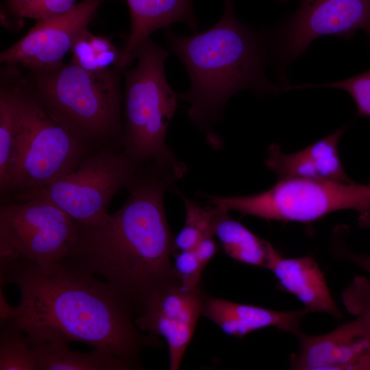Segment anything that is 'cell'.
Listing matches in <instances>:
<instances>
[{"label":"cell","mask_w":370,"mask_h":370,"mask_svg":"<svg viewBox=\"0 0 370 370\" xmlns=\"http://www.w3.org/2000/svg\"><path fill=\"white\" fill-rule=\"evenodd\" d=\"M131 27L119 66L124 69L132 60L136 49L155 31L176 22H183L194 32L198 29L191 0H127Z\"/></svg>","instance_id":"e0dca14e"},{"label":"cell","mask_w":370,"mask_h":370,"mask_svg":"<svg viewBox=\"0 0 370 370\" xmlns=\"http://www.w3.org/2000/svg\"><path fill=\"white\" fill-rule=\"evenodd\" d=\"M177 194L185 206L186 221L184 227L175 236L174 243L177 253L180 251L193 250L204 236L213 234L210 206L201 208L182 194Z\"/></svg>","instance_id":"603a6c76"},{"label":"cell","mask_w":370,"mask_h":370,"mask_svg":"<svg viewBox=\"0 0 370 370\" xmlns=\"http://www.w3.org/2000/svg\"><path fill=\"white\" fill-rule=\"evenodd\" d=\"M183 176L153 164L140 166L126 188L127 198L119 210L99 225L79 224L77 242L65 259L101 276L136 311L154 290L179 281L171 262L177 251L164 196Z\"/></svg>","instance_id":"7a4b0ae2"},{"label":"cell","mask_w":370,"mask_h":370,"mask_svg":"<svg viewBox=\"0 0 370 370\" xmlns=\"http://www.w3.org/2000/svg\"><path fill=\"white\" fill-rule=\"evenodd\" d=\"M173 269L181 285L187 288L200 286L204 269L193 250L180 251L175 256Z\"/></svg>","instance_id":"4316f807"},{"label":"cell","mask_w":370,"mask_h":370,"mask_svg":"<svg viewBox=\"0 0 370 370\" xmlns=\"http://www.w3.org/2000/svg\"><path fill=\"white\" fill-rule=\"evenodd\" d=\"M210 208L211 229L224 252L235 260L265 269L269 243L233 219L227 209L214 205Z\"/></svg>","instance_id":"d6986e66"},{"label":"cell","mask_w":370,"mask_h":370,"mask_svg":"<svg viewBox=\"0 0 370 370\" xmlns=\"http://www.w3.org/2000/svg\"><path fill=\"white\" fill-rule=\"evenodd\" d=\"M282 1H286V0H282Z\"/></svg>","instance_id":"4dcf8cb0"},{"label":"cell","mask_w":370,"mask_h":370,"mask_svg":"<svg viewBox=\"0 0 370 370\" xmlns=\"http://www.w3.org/2000/svg\"><path fill=\"white\" fill-rule=\"evenodd\" d=\"M76 0H7L8 12L19 18L45 20L73 8Z\"/></svg>","instance_id":"cb8c5ba5"},{"label":"cell","mask_w":370,"mask_h":370,"mask_svg":"<svg viewBox=\"0 0 370 370\" xmlns=\"http://www.w3.org/2000/svg\"><path fill=\"white\" fill-rule=\"evenodd\" d=\"M207 197L212 205L243 215L305 223L338 210H352L358 214L360 227L370 226V184L285 178L254 195Z\"/></svg>","instance_id":"52a82bcc"},{"label":"cell","mask_w":370,"mask_h":370,"mask_svg":"<svg viewBox=\"0 0 370 370\" xmlns=\"http://www.w3.org/2000/svg\"><path fill=\"white\" fill-rule=\"evenodd\" d=\"M345 127L336 130L305 149L292 153H284L279 145L268 148L264 161L267 167L278 180L306 178L352 183L343 167L339 153V140Z\"/></svg>","instance_id":"5bb4252c"},{"label":"cell","mask_w":370,"mask_h":370,"mask_svg":"<svg viewBox=\"0 0 370 370\" xmlns=\"http://www.w3.org/2000/svg\"><path fill=\"white\" fill-rule=\"evenodd\" d=\"M78 233L79 223L47 199L1 202L0 237L42 271L51 270L69 256Z\"/></svg>","instance_id":"9c48e42d"},{"label":"cell","mask_w":370,"mask_h":370,"mask_svg":"<svg viewBox=\"0 0 370 370\" xmlns=\"http://www.w3.org/2000/svg\"><path fill=\"white\" fill-rule=\"evenodd\" d=\"M214 236L213 234L204 236L193 249L204 269L217 251V245Z\"/></svg>","instance_id":"83f0119b"},{"label":"cell","mask_w":370,"mask_h":370,"mask_svg":"<svg viewBox=\"0 0 370 370\" xmlns=\"http://www.w3.org/2000/svg\"><path fill=\"white\" fill-rule=\"evenodd\" d=\"M314 87L334 88L348 92L354 99L357 114L360 116H370V69L341 81L321 85L303 84L297 86V89Z\"/></svg>","instance_id":"484cf974"},{"label":"cell","mask_w":370,"mask_h":370,"mask_svg":"<svg viewBox=\"0 0 370 370\" xmlns=\"http://www.w3.org/2000/svg\"><path fill=\"white\" fill-rule=\"evenodd\" d=\"M307 311H278L208 297L202 315L215 323L225 334L243 338L248 334L268 327L296 334Z\"/></svg>","instance_id":"2e32d148"},{"label":"cell","mask_w":370,"mask_h":370,"mask_svg":"<svg viewBox=\"0 0 370 370\" xmlns=\"http://www.w3.org/2000/svg\"><path fill=\"white\" fill-rule=\"evenodd\" d=\"M358 30L370 40V0H302L278 32L277 53L282 62L288 63L317 38L348 39Z\"/></svg>","instance_id":"30bf717a"},{"label":"cell","mask_w":370,"mask_h":370,"mask_svg":"<svg viewBox=\"0 0 370 370\" xmlns=\"http://www.w3.org/2000/svg\"><path fill=\"white\" fill-rule=\"evenodd\" d=\"M169 51L150 38L134 51L135 66L124 72L123 97V153L138 166L147 164L186 171L165 142L169 123L177 108L178 94L169 86L164 72Z\"/></svg>","instance_id":"5b68a950"},{"label":"cell","mask_w":370,"mask_h":370,"mask_svg":"<svg viewBox=\"0 0 370 370\" xmlns=\"http://www.w3.org/2000/svg\"><path fill=\"white\" fill-rule=\"evenodd\" d=\"M265 269L276 278L281 288L296 297L308 313L325 312L336 319L342 317L323 273L310 256L283 257L269 243Z\"/></svg>","instance_id":"9a60e30c"},{"label":"cell","mask_w":370,"mask_h":370,"mask_svg":"<svg viewBox=\"0 0 370 370\" xmlns=\"http://www.w3.org/2000/svg\"><path fill=\"white\" fill-rule=\"evenodd\" d=\"M17 74V73H16ZM9 81L1 73L0 88V190L4 201L16 168L20 136L17 80Z\"/></svg>","instance_id":"ffe728a7"},{"label":"cell","mask_w":370,"mask_h":370,"mask_svg":"<svg viewBox=\"0 0 370 370\" xmlns=\"http://www.w3.org/2000/svg\"><path fill=\"white\" fill-rule=\"evenodd\" d=\"M208 297L201 286L187 288L176 281L154 290L137 308L136 326L165 339L170 370L180 369Z\"/></svg>","instance_id":"8fae6325"},{"label":"cell","mask_w":370,"mask_h":370,"mask_svg":"<svg viewBox=\"0 0 370 370\" xmlns=\"http://www.w3.org/2000/svg\"><path fill=\"white\" fill-rule=\"evenodd\" d=\"M36 370H130L132 367L110 353L94 348L89 352L72 350L67 342L29 343Z\"/></svg>","instance_id":"ac0fdd59"},{"label":"cell","mask_w":370,"mask_h":370,"mask_svg":"<svg viewBox=\"0 0 370 370\" xmlns=\"http://www.w3.org/2000/svg\"><path fill=\"white\" fill-rule=\"evenodd\" d=\"M341 297L346 310L370 331V279L356 275L343 291Z\"/></svg>","instance_id":"d4e9b609"},{"label":"cell","mask_w":370,"mask_h":370,"mask_svg":"<svg viewBox=\"0 0 370 370\" xmlns=\"http://www.w3.org/2000/svg\"><path fill=\"white\" fill-rule=\"evenodd\" d=\"M334 250L335 254L338 257L357 265L370 276L369 254H358L352 251L343 244H339L338 241L334 246Z\"/></svg>","instance_id":"f1b7e54d"},{"label":"cell","mask_w":370,"mask_h":370,"mask_svg":"<svg viewBox=\"0 0 370 370\" xmlns=\"http://www.w3.org/2000/svg\"><path fill=\"white\" fill-rule=\"evenodd\" d=\"M121 69L92 71L61 63L31 70L27 82L45 110L90 145L121 148Z\"/></svg>","instance_id":"277c9868"},{"label":"cell","mask_w":370,"mask_h":370,"mask_svg":"<svg viewBox=\"0 0 370 370\" xmlns=\"http://www.w3.org/2000/svg\"><path fill=\"white\" fill-rule=\"evenodd\" d=\"M18 77V153L9 191L3 201L14 200L48 185L97 149L50 115L27 82Z\"/></svg>","instance_id":"8992f818"},{"label":"cell","mask_w":370,"mask_h":370,"mask_svg":"<svg viewBox=\"0 0 370 370\" xmlns=\"http://www.w3.org/2000/svg\"><path fill=\"white\" fill-rule=\"evenodd\" d=\"M166 40L184 64L188 91L178 94L189 103V120L217 143L211 125L222 116L227 100L242 90L274 93L280 89L267 78L264 40L236 18L231 0H225L221 18L210 28L190 36L166 27Z\"/></svg>","instance_id":"3957f363"},{"label":"cell","mask_w":370,"mask_h":370,"mask_svg":"<svg viewBox=\"0 0 370 370\" xmlns=\"http://www.w3.org/2000/svg\"><path fill=\"white\" fill-rule=\"evenodd\" d=\"M139 168L121 147H100L65 175L14 201L44 197L77 223L97 225L107 219L112 198L121 189L128 186Z\"/></svg>","instance_id":"ba28073f"},{"label":"cell","mask_w":370,"mask_h":370,"mask_svg":"<svg viewBox=\"0 0 370 370\" xmlns=\"http://www.w3.org/2000/svg\"><path fill=\"white\" fill-rule=\"evenodd\" d=\"M70 51L72 63L88 71H102L112 65L119 66L121 51L106 36L94 35L88 27L77 34Z\"/></svg>","instance_id":"44dd1931"},{"label":"cell","mask_w":370,"mask_h":370,"mask_svg":"<svg viewBox=\"0 0 370 370\" xmlns=\"http://www.w3.org/2000/svg\"><path fill=\"white\" fill-rule=\"evenodd\" d=\"M299 350L290 357L295 370H370V331L358 319L317 336L295 334Z\"/></svg>","instance_id":"4fadbf2b"},{"label":"cell","mask_w":370,"mask_h":370,"mask_svg":"<svg viewBox=\"0 0 370 370\" xmlns=\"http://www.w3.org/2000/svg\"><path fill=\"white\" fill-rule=\"evenodd\" d=\"M6 282L16 285L21 293L14 315L8 321L22 330L29 343H85L132 369L142 367L139 357L145 348L160 345L158 336L143 333L136 326V308L128 299L66 259L42 271L23 258L0 278L1 284Z\"/></svg>","instance_id":"6da1fadb"},{"label":"cell","mask_w":370,"mask_h":370,"mask_svg":"<svg viewBox=\"0 0 370 370\" xmlns=\"http://www.w3.org/2000/svg\"><path fill=\"white\" fill-rule=\"evenodd\" d=\"M0 370H36L26 334L8 321L1 323Z\"/></svg>","instance_id":"7402d4cb"},{"label":"cell","mask_w":370,"mask_h":370,"mask_svg":"<svg viewBox=\"0 0 370 370\" xmlns=\"http://www.w3.org/2000/svg\"><path fill=\"white\" fill-rule=\"evenodd\" d=\"M0 284V321L5 322L12 319L14 315L16 307H12L7 302Z\"/></svg>","instance_id":"f546056e"},{"label":"cell","mask_w":370,"mask_h":370,"mask_svg":"<svg viewBox=\"0 0 370 370\" xmlns=\"http://www.w3.org/2000/svg\"><path fill=\"white\" fill-rule=\"evenodd\" d=\"M105 1L83 0L63 14L38 21L22 38L1 53V62L30 70L62 63L77 34L88 27Z\"/></svg>","instance_id":"7c38bea8"}]
</instances>
